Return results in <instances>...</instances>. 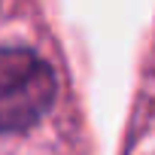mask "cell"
<instances>
[{
	"label": "cell",
	"instance_id": "obj_1",
	"mask_svg": "<svg viewBox=\"0 0 155 155\" xmlns=\"http://www.w3.org/2000/svg\"><path fill=\"white\" fill-rule=\"evenodd\" d=\"M55 73L31 49H0V134L37 125L55 104Z\"/></svg>",
	"mask_w": 155,
	"mask_h": 155
}]
</instances>
